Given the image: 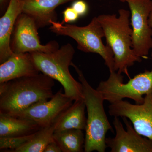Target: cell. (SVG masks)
Here are the masks:
<instances>
[{
	"instance_id": "cell-2",
	"label": "cell",
	"mask_w": 152,
	"mask_h": 152,
	"mask_svg": "<svg viewBox=\"0 0 152 152\" xmlns=\"http://www.w3.org/2000/svg\"><path fill=\"white\" fill-rule=\"evenodd\" d=\"M130 12L124 9L116 14H103L97 17L103 29L107 45L114 54V70L129 77L128 69L142 58L132 48V29L130 27Z\"/></svg>"
},
{
	"instance_id": "cell-18",
	"label": "cell",
	"mask_w": 152,
	"mask_h": 152,
	"mask_svg": "<svg viewBox=\"0 0 152 152\" xmlns=\"http://www.w3.org/2000/svg\"><path fill=\"white\" fill-rule=\"evenodd\" d=\"M54 132L53 124L42 128L30 141L13 152H44L48 144L54 140Z\"/></svg>"
},
{
	"instance_id": "cell-13",
	"label": "cell",
	"mask_w": 152,
	"mask_h": 152,
	"mask_svg": "<svg viewBox=\"0 0 152 152\" xmlns=\"http://www.w3.org/2000/svg\"><path fill=\"white\" fill-rule=\"evenodd\" d=\"M40 72L30 53L14 54L0 65V83Z\"/></svg>"
},
{
	"instance_id": "cell-8",
	"label": "cell",
	"mask_w": 152,
	"mask_h": 152,
	"mask_svg": "<svg viewBox=\"0 0 152 152\" xmlns=\"http://www.w3.org/2000/svg\"><path fill=\"white\" fill-rule=\"evenodd\" d=\"M38 27L34 20L28 15L22 12L15 24L11 41V50L14 54L32 52L50 53L59 48L56 41L46 45L41 44Z\"/></svg>"
},
{
	"instance_id": "cell-19",
	"label": "cell",
	"mask_w": 152,
	"mask_h": 152,
	"mask_svg": "<svg viewBox=\"0 0 152 152\" xmlns=\"http://www.w3.org/2000/svg\"><path fill=\"white\" fill-rule=\"evenodd\" d=\"M36 133V132H35ZM35 133L20 137H0V149L1 151L13 152L15 150L26 143L31 140Z\"/></svg>"
},
{
	"instance_id": "cell-7",
	"label": "cell",
	"mask_w": 152,
	"mask_h": 152,
	"mask_svg": "<svg viewBox=\"0 0 152 152\" xmlns=\"http://www.w3.org/2000/svg\"><path fill=\"white\" fill-rule=\"evenodd\" d=\"M120 1L127 3L129 8L133 50L138 56L146 59L152 48V28L149 24L152 0Z\"/></svg>"
},
{
	"instance_id": "cell-6",
	"label": "cell",
	"mask_w": 152,
	"mask_h": 152,
	"mask_svg": "<svg viewBox=\"0 0 152 152\" xmlns=\"http://www.w3.org/2000/svg\"><path fill=\"white\" fill-rule=\"evenodd\" d=\"M123 79L121 74L110 72L108 79L101 81L96 90L110 104L125 98L131 99L137 104L142 103L144 96L152 89V69L138 74L126 83Z\"/></svg>"
},
{
	"instance_id": "cell-11",
	"label": "cell",
	"mask_w": 152,
	"mask_h": 152,
	"mask_svg": "<svg viewBox=\"0 0 152 152\" xmlns=\"http://www.w3.org/2000/svg\"><path fill=\"white\" fill-rule=\"evenodd\" d=\"M124 129L118 117H114L113 124L116 132L114 138H106L111 152H152V140L139 134L126 117H122Z\"/></svg>"
},
{
	"instance_id": "cell-24",
	"label": "cell",
	"mask_w": 152,
	"mask_h": 152,
	"mask_svg": "<svg viewBox=\"0 0 152 152\" xmlns=\"http://www.w3.org/2000/svg\"><path fill=\"white\" fill-rule=\"evenodd\" d=\"M7 0H0V3H1V5L3 6L6 2Z\"/></svg>"
},
{
	"instance_id": "cell-4",
	"label": "cell",
	"mask_w": 152,
	"mask_h": 152,
	"mask_svg": "<svg viewBox=\"0 0 152 152\" xmlns=\"http://www.w3.org/2000/svg\"><path fill=\"white\" fill-rule=\"evenodd\" d=\"M30 53L40 72L59 82L68 96L74 101L84 99L82 84L74 78L69 69L75 53L71 44H65L51 53Z\"/></svg>"
},
{
	"instance_id": "cell-20",
	"label": "cell",
	"mask_w": 152,
	"mask_h": 152,
	"mask_svg": "<svg viewBox=\"0 0 152 152\" xmlns=\"http://www.w3.org/2000/svg\"><path fill=\"white\" fill-rule=\"evenodd\" d=\"M64 20L62 23L64 24L75 21L78 18L79 15L72 7H68L63 12Z\"/></svg>"
},
{
	"instance_id": "cell-14",
	"label": "cell",
	"mask_w": 152,
	"mask_h": 152,
	"mask_svg": "<svg viewBox=\"0 0 152 152\" xmlns=\"http://www.w3.org/2000/svg\"><path fill=\"white\" fill-rule=\"evenodd\" d=\"M72 0H23V12L32 18L38 28L50 26L57 20L56 8Z\"/></svg>"
},
{
	"instance_id": "cell-16",
	"label": "cell",
	"mask_w": 152,
	"mask_h": 152,
	"mask_svg": "<svg viewBox=\"0 0 152 152\" xmlns=\"http://www.w3.org/2000/svg\"><path fill=\"white\" fill-rule=\"evenodd\" d=\"M41 129L37 124L31 120L0 113V137L27 135Z\"/></svg>"
},
{
	"instance_id": "cell-22",
	"label": "cell",
	"mask_w": 152,
	"mask_h": 152,
	"mask_svg": "<svg viewBox=\"0 0 152 152\" xmlns=\"http://www.w3.org/2000/svg\"><path fill=\"white\" fill-rule=\"evenodd\" d=\"M61 148L58 143L53 140L48 144L44 152H61Z\"/></svg>"
},
{
	"instance_id": "cell-23",
	"label": "cell",
	"mask_w": 152,
	"mask_h": 152,
	"mask_svg": "<svg viewBox=\"0 0 152 152\" xmlns=\"http://www.w3.org/2000/svg\"><path fill=\"white\" fill-rule=\"evenodd\" d=\"M149 24L150 26H151V27L152 28V13L151 14V15H150L149 18ZM151 52V56L152 57V48Z\"/></svg>"
},
{
	"instance_id": "cell-10",
	"label": "cell",
	"mask_w": 152,
	"mask_h": 152,
	"mask_svg": "<svg viewBox=\"0 0 152 152\" xmlns=\"http://www.w3.org/2000/svg\"><path fill=\"white\" fill-rule=\"evenodd\" d=\"M73 101L61 89L51 99L36 103L12 116L31 120L44 128L53 124L60 114L72 104Z\"/></svg>"
},
{
	"instance_id": "cell-1",
	"label": "cell",
	"mask_w": 152,
	"mask_h": 152,
	"mask_svg": "<svg viewBox=\"0 0 152 152\" xmlns=\"http://www.w3.org/2000/svg\"><path fill=\"white\" fill-rule=\"evenodd\" d=\"M53 79L40 73L0 83V113L14 116L54 96Z\"/></svg>"
},
{
	"instance_id": "cell-3",
	"label": "cell",
	"mask_w": 152,
	"mask_h": 152,
	"mask_svg": "<svg viewBox=\"0 0 152 152\" xmlns=\"http://www.w3.org/2000/svg\"><path fill=\"white\" fill-rule=\"evenodd\" d=\"M78 75L82 84L84 100L87 109L84 152H104L107 148L106 135L108 131H113L104 108L102 95L92 87L83 72L72 62V65Z\"/></svg>"
},
{
	"instance_id": "cell-17",
	"label": "cell",
	"mask_w": 152,
	"mask_h": 152,
	"mask_svg": "<svg viewBox=\"0 0 152 152\" xmlns=\"http://www.w3.org/2000/svg\"><path fill=\"white\" fill-rule=\"evenodd\" d=\"M53 139L62 152H84L85 136L82 130L71 129L55 132Z\"/></svg>"
},
{
	"instance_id": "cell-9",
	"label": "cell",
	"mask_w": 152,
	"mask_h": 152,
	"mask_svg": "<svg viewBox=\"0 0 152 152\" xmlns=\"http://www.w3.org/2000/svg\"><path fill=\"white\" fill-rule=\"evenodd\" d=\"M109 114L127 118L139 134L152 140V89L145 95L142 103L134 104L122 100L110 104Z\"/></svg>"
},
{
	"instance_id": "cell-5",
	"label": "cell",
	"mask_w": 152,
	"mask_h": 152,
	"mask_svg": "<svg viewBox=\"0 0 152 152\" xmlns=\"http://www.w3.org/2000/svg\"><path fill=\"white\" fill-rule=\"evenodd\" d=\"M49 29L57 35L68 36L77 44V48L85 53H94L102 57L110 72L114 70V54L107 45L103 43L104 37L103 29L97 17L93 18L90 23L81 27L57 21L50 22Z\"/></svg>"
},
{
	"instance_id": "cell-12",
	"label": "cell",
	"mask_w": 152,
	"mask_h": 152,
	"mask_svg": "<svg viewBox=\"0 0 152 152\" xmlns=\"http://www.w3.org/2000/svg\"><path fill=\"white\" fill-rule=\"evenodd\" d=\"M23 12V0H10L4 14L0 18V64L14 54L11 41L15 24Z\"/></svg>"
},
{
	"instance_id": "cell-15",
	"label": "cell",
	"mask_w": 152,
	"mask_h": 152,
	"mask_svg": "<svg viewBox=\"0 0 152 152\" xmlns=\"http://www.w3.org/2000/svg\"><path fill=\"white\" fill-rule=\"evenodd\" d=\"M86 108L84 99L74 101L73 103L60 114L53 124L55 132L71 129L86 130L87 123Z\"/></svg>"
},
{
	"instance_id": "cell-21",
	"label": "cell",
	"mask_w": 152,
	"mask_h": 152,
	"mask_svg": "<svg viewBox=\"0 0 152 152\" xmlns=\"http://www.w3.org/2000/svg\"><path fill=\"white\" fill-rule=\"evenodd\" d=\"M72 7L77 13L80 16L84 15L88 11V6L86 3L82 0L75 2L72 6Z\"/></svg>"
}]
</instances>
